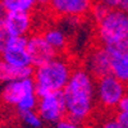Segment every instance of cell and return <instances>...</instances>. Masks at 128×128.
<instances>
[{"label": "cell", "instance_id": "obj_9", "mask_svg": "<svg viewBox=\"0 0 128 128\" xmlns=\"http://www.w3.org/2000/svg\"><path fill=\"white\" fill-rule=\"evenodd\" d=\"M32 92H36L35 81L34 78H26L6 83L2 90L0 96H2V101L4 104L17 106L26 95Z\"/></svg>", "mask_w": 128, "mask_h": 128}, {"label": "cell", "instance_id": "obj_7", "mask_svg": "<svg viewBox=\"0 0 128 128\" xmlns=\"http://www.w3.org/2000/svg\"><path fill=\"white\" fill-rule=\"evenodd\" d=\"M27 50L31 64L35 68L44 66L58 56V52L49 45L42 34H32L28 36Z\"/></svg>", "mask_w": 128, "mask_h": 128}, {"label": "cell", "instance_id": "obj_25", "mask_svg": "<svg viewBox=\"0 0 128 128\" xmlns=\"http://www.w3.org/2000/svg\"><path fill=\"white\" fill-rule=\"evenodd\" d=\"M0 16H2V9H0Z\"/></svg>", "mask_w": 128, "mask_h": 128}, {"label": "cell", "instance_id": "obj_11", "mask_svg": "<svg viewBox=\"0 0 128 128\" xmlns=\"http://www.w3.org/2000/svg\"><path fill=\"white\" fill-rule=\"evenodd\" d=\"M3 20L8 37H28L32 27L31 13H4Z\"/></svg>", "mask_w": 128, "mask_h": 128}, {"label": "cell", "instance_id": "obj_14", "mask_svg": "<svg viewBox=\"0 0 128 128\" xmlns=\"http://www.w3.org/2000/svg\"><path fill=\"white\" fill-rule=\"evenodd\" d=\"M37 2L35 0H3L0 2V9L4 13H31Z\"/></svg>", "mask_w": 128, "mask_h": 128}, {"label": "cell", "instance_id": "obj_18", "mask_svg": "<svg viewBox=\"0 0 128 128\" xmlns=\"http://www.w3.org/2000/svg\"><path fill=\"white\" fill-rule=\"evenodd\" d=\"M106 50L109 51L110 55H119V54H128V38L120 40L115 44L106 46Z\"/></svg>", "mask_w": 128, "mask_h": 128}, {"label": "cell", "instance_id": "obj_1", "mask_svg": "<svg viewBox=\"0 0 128 128\" xmlns=\"http://www.w3.org/2000/svg\"><path fill=\"white\" fill-rule=\"evenodd\" d=\"M95 83V78L84 68L73 70L68 84L63 90L68 118L82 124L91 116L96 101Z\"/></svg>", "mask_w": 128, "mask_h": 128}, {"label": "cell", "instance_id": "obj_2", "mask_svg": "<svg viewBox=\"0 0 128 128\" xmlns=\"http://www.w3.org/2000/svg\"><path fill=\"white\" fill-rule=\"evenodd\" d=\"M73 70L70 62L62 56H56L44 66L35 68L32 78L35 81L37 96L42 98L54 92H63Z\"/></svg>", "mask_w": 128, "mask_h": 128}, {"label": "cell", "instance_id": "obj_16", "mask_svg": "<svg viewBox=\"0 0 128 128\" xmlns=\"http://www.w3.org/2000/svg\"><path fill=\"white\" fill-rule=\"evenodd\" d=\"M19 119L28 128H42V126H44V122L36 110L19 113Z\"/></svg>", "mask_w": 128, "mask_h": 128}, {"label": "cell", "instance_id": "obj_15", "mask_svg": "<svg viewBox=\"0 0 128 128\" xmlns=\"http://www.w3.org/2000/svg\"><path fill=\"white\" fill-rule=\"evenodd\" d=\"M112 74L128 84V54L112 55Z\"/></svg>", "mask_w": 128, "mask_h": 128}, {"label": "cell", "instance_id": "obj_20", "mask_svg": "<svg viewBox=\"0 0 128 128\" xmlns=\"http://www.w3.org/2000/svg\"><path fill=\"white\" fill-rule=\"evenodd\" d=\"M99 128H123V127L120 126V123L118 120H116L115 116H109V118L102 119Z\"/></svg>", "mask_w": 128, "mask_h": 128}, {"label": "cell", "instance_id": "obj_3", "mask_svg": "<svg viewBox=\"0 0 128 128\" xmlns=\"http://www.w3.org/2000/svg\"><path fill=\"white\" fill-rule=\"evenodd\" d=\"M96 35L104 48L128 38V14L120 9H110L98 23Z\"/></svg>", "mask_w": 128, "mask_h": 128}, {"label": "cell", "instance_id": "obj_21", "mask_svg": "<svg viewBox=\"0 0 128 128\" xmlns=\"http://www.w3.org/2000/svg\"><path fill=\"white\" fill-rule=\"evenodd\" d=\"M8 40V34L6 30L4 27V20H3V16H0V52L4 49V45Z\"/></svg>", "mask_w": 128, "mask_h": 128}, {"label": "cell", "instance_id": "obj_6", "mask_svg": "<svg viewBox=\"0 0 128 128\" xmlns=\"http://www.w3.org/2000/svg\"><path fill=\"white\" fill-rule=\"evenodd\" d=\"M27 41L28 37H8L0 56L16 68L32 67L27 50Z\"/></svg>", "mask_w": 128, "mask_h": 128}, {"label": "cell", "instance_id": "obj_4", "mask_svg": "<svg viewBox=\"0 0 128 128\" xmlns=\"http://www.w3.org/2000/svg\"><path fill=\"white\" fill-rule=\"evenodd\" d=\"M128 92L127 84L115 78L113 74L101 77L96 80L95 83V94L96 101L105 109L118 108L120 100Z\"/></svg>", "mask_w": 128, "mask_h": 128}, {"label": "cell", "instance_id": "obj_8", "mask_svg": "<svg viewBox=\"0 0 128 128\" xmlns=\"http://www.w3.org/2000/svg\"><path fill=\"white\" fill-rule=\"evenodd\" d=\"M86 69L96 80L112 74V55L104 46H98L91 50L86 59Z\"/></svg>", "mask_w": 128, "mask_h": 128}, {"label": "cell", "instance_id": "obj_22", "mask_svg": "<svg viewBox=\"0 0 128 128\" xmlns=\"http://www.w3.org/2000/svg\"><path fill=\"white\" fill-rule=\"evenodd\" d=\"M115 118L123 128H128V112H118L115 114Z\"/></svg>", "mask_w": 128, "mask_h": 128}, {"label": "cell", "instance_id": "obj_26", "mask_svg": "<svg viewBox=\"0 0 128 128\" xmlns=\"http://www.w3.org/2000/svg\"><path fill=\"white\" fill-rule=\"evenodd\" d=\"M127 88H128V86H127Z\"/></svg>", "mask_w": 128, "mask_h": 128}, {"label": "cell", "instance_id": "obj_10", "mask_svg": "<svg viewBox=\"0 0 128 128\" xmlns=\"http://www.w3.org/2000/svg\"><path fill=\"white\" fill-rule=\"evenodd\" d=\"M48 4L51 12L63 18L84 16L91 12L94 5L88 0H52Z\"/></svg>", "mask_w": 128, "mask_h": 128}, {"label": "cell", "instance_id": "obj_23", "mask_svg": "<svg viewBox=\"0 0 128 128\" xmlns=\"http://www.w3.org/2000/svg\"><path fill=\"white\" fill-rule=\"evenodd\" d=\"M118 112H128V92L124 95V98L120 100L119 105H118Z\"/></svg>", "mask_w": 128, "mask_h": 128}, {"label": "cell", "instance_id": "obj_24", "mask_svg": "<svg viewBox=\"0 0 128 128\" xmlns=\"http://www.w3.org/2000/svg\"><path fill=\"white\" fill-rule=\"evenodd\" d=\"M118 9L123 10L124 13H127V14H128V0H120V2H119V6H118Z\"/></svg>", "mask_w": 128, "mask_h": 128}, {"label": "cell", "instance_id": "obj_17", "mask_svg": "<svg viewBox=\"0 0 128 128\" xmlns=\"http://www.w3.org/2000/svg\"><path fill=\"white\" fill-rule=\"evenodd\" d=\"M110 12V8L105 4V2H100V3H96L92 5V9H91V13H92V17L95 18L96 23H99L100 20Z\"/></svg>", "mask_w": 128, "mask_h": 128}, {"label": "cell", "instance_id": "obj_12", "mask_svg": "<svg viewBox=\"0 0 128 128\" xmlns=\"http://www.w3.org/2000/svg\"><path fill=\"white\" fill-rule=\"evenodd\" d=\"M34 68L27 67V68H16L6 63L2 56H0V83H9L13 81L19 80H26L34 77Z\"/></svg>", "mask_w": 128, "mask_h": 128}, {"label": "cell", "instance_id": "obj_19", "mask_svg": "<svg viewBox=\"0 0 128 128\" xmlns=\"http://www.w3.org/2000/svg\"><path fill=\"white\" fill-rule=\"evenodd\" d=\"M54 128H82V127H81L80 123L74 122L73 119L66 116V118H63L62 120H59V122L54 126Z\"/></svg>", "mask_w": 128, "mask_h": 128}, {"label": "cell", "instance_id": "obj_5", "mask_svg": "<svg viewBox=\"0 0 128 128\" xmlns=\"http://www.w3.org/2000/svg\"><path fill=\"white\" fill-rule=\"evenodd\" d=\"M36 112L38 113L44 123L55 126L67 115L66 100H64L63 92H54L38 98Z\"/></svg>", "mask_w": 128, "mask_h": 128}, {"label": "cell", "instance_id": "obj_13", "mask_svg": "<svg viewBox=\"0 0 128 128\" xmlns=\"http://www.w3.org/2000/svg\"><path fill=\"white\" fill-rule=\"evenodd\" d=\"M45 40L49 42V45L54 49L56 52L64 51L68 46V37L66 31H63L58 27H50L42 32Z\"/></svg>", "mask_w": 128, "mask_h": 128}]
</instances>
